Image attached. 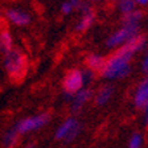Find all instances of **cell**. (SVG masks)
<instances>
[{"label": "cell", "mask_w": 148, "mask_h": 148, "mask_svg": "<svg viewBox=\"0 0 148 148\" xmlns=\"http://www.w3.org/2000/svg\"><path fill=\"white\" fill-rule=\"evenodd\" d=\"M92 91L89 89H82L71 98V112H78L87 102L92 98Z\"/></svg>", "instance_id": "obj_10"}, {"label": "cell", "mask_w": 148, "mask_h": 148, "mask_svg": "<svg viewBox=\"0 0 148 148\" xmlns=\"http://www.w3.org/2000/svg\"><path fill=\"white\" fill-rule=\"evenodd\" d=\"M143 18V12L142 11H134L132 13H130V15H126L123 16V25H132V27H139L140 21H142Z\"/></svg>", "instance_id": "obj_15"}, {"label": "cell", "mask_w": 148, "mask_h": 148, "mask_svg": "<svg viewBox=\"0 0 148 148\" xmlns=\"http://www.w3.org/2000/svg\"><path fill=\"white\" fill-rule=\"evenodd\" d=\"M144 44L145 37L140 33L134 38H131L128 42L120 46L114 54H111L106 60V65L101 75L106 79H122V78L127 77L131 70L130 61L132 58V56L144 46Z\"/></svg>", "instance_id": "obj_1"}, {"label": "cell", "mask_w": 148, "mask_h": 148, "mask_svg": "<svg viewBox=\"0 0 148 148\" xmlns=\"http://www.w3.org/2000/svg\"><path fill=\"white\" fill-rule=\"evenodd\" d=\"M25 148H34V144H33V143H31V144L25 145Z\"/></svg>", "instance_id": "obj_22"}, {"label": "cell", "mask_w": 148, "mask_h": 148, "mask_svg": "<svg viewBox=\"0 0 148 148\" xmlns=\"http://www.w3.org/2000/svg\"><path fill=\"white\" fill-rule=\"evenodd\" d=\"M4 69L11 81L18 82L25 77L28 69L27 57L18 49H12L4 54Z\"/></svg>", "instance_id": "obj_2"}, {"label": "cell", "mask_w": 148, "mask_h": 148, "mask_svg": "<svg viewBox=\"0 0 148 148\" xmlns=\"http://www.w3.org/2000/svg\"><path fill=\"white\" fill-rule=\"evenodd\" d=\"M135 3L138 4V5L145 7V5H148V0H135Z\"/></svg>", "instance_id": "obj_21"}, {"label": "cell", "mask_w": 148, "mask_h": 148, "mask_svg": "<svg viewBox=\"0 0 148 148\" xmlns=\"http://www.w3.org/2000/svg\"><path fill=\"white\" fill-rule=\"evenodd\" d=\"M112 94H114V87L111 86V85H105V86H102L101 89L95 92V95H94L95 105L97 106H105L111 99Z\"/></svg>", "instance_id": "obj_12"}, {"label": "cell", "mask_w": 148, "mask_h": 148, "mask_svg": "<svg viewBox=\"0 0 148 148\" xmlns=\"http://www.w3.org/2000/svg\"><path fill=\"white\" fill-rule=\"evenodd\" d=\"M134 105L139 110H144L148 105V77L144 78L142 82L138 85L134 95Z\"/></svg>", "instance_id": "obj_8"}, {"label": "cell", "mask_w": 148, "mask_h": 148, "mask_svg": "<svg viewBox=\"0 0 148 148\" xmlns=\"http://www.w3.org/2000/svg\"><path fill=\"white\" fill-rule=\"evenodd\" d=\"M106 60L107 58H105L101 54H90L86 58V66L89 70L101 74L106 65Z\"/></svg>", "instance_id": "obj_11"}, {"label": "cell", "mask_w": 148, "mask_h": 148, "mask_svg": "<svg viewBox=\"0 0 148 148\" xmlns=\"http://www.w3.org/2000/svg\"><path fill=\"white\" fill-rule=\"evenodd\" d=\"M5 17L9 23L17 25V27H25L31 23V16L23 9H15L9 8L5 11Z\"/></svg>", "instance_id": "obj_9"}, {"label": "cell", "mask_w": 148, "mask_h": 148, "mask_svg": "<svg viewBox=\"0 0 148 148\" xmlns=\"http://www.w3.org/2000/svg\"><path fill=\"white\" fill-rule=\"evenodd\" d=\"M87 1H89V3H90V4H91V3H98L99 0H87Z\"/></svg>", "instance_id": "obj_23"}, {"label": "cell", "mask_w": 148, "mask_h": 148, "mask_svg": "<svg viewBox=\"0 0 148 148\" xmlns=\"http://www.w3.org/2000/svg\"><path fill=\"white\" fill-rule=\"evenodd\" d=\"M0 46H1V52L5 54L9 50H12V37L9 34V32L7 29H3L0 33Z\"/></svg>", "instance_id": "obj_16"}, {"label": "cell", "mask_w": 148, "mask_h": 148, "mask_svg": "<svg viewBox=\"0 0 148 148\" xmlns=\"http://www.w3.org/2000/svg\"><path fill=\"white\" fill-rule=\"evenodd\" d=\"M86 83L85 77H83V71H79L77 69L69 70L62 81V86L66 94L75 95L78 91L83 89V85Z\"/></svg>", "instance_id": "obj_6"}, {"label": "cell", "mask_w": 148, "mask_h": 148, "mask_svg": "<svg viewBox=\"0 0 148 148\" xmlns=\"http://www.w3.org/2000/svg\"><path fill=\"white\" fill-rule=\"evenodd\" d=\"M142 70H143V73L148 75V53L144 56V58L142 61Z\"/></svg>", "instance_id": "obj_19"}, {"label": "cell", "mask_w": 148, "mask_h": 148, "mask_svg": "<svg viewBox=\"0 0 148 148\" xmlns=\"http://www.w3.org/2000/svg\"><path fill=\"white\" fill-rule=\"evenodd\" d=\"M69 3H71V5L74 7V8H78L79 9V7L82 5V3H83V0H68Z\"/></svg>", "instance_id": "obj_20"}, {"label": "cell", "mask_w": 148, "mask_h": 148, "mask_svg": "<svg viewBox=\"0 0 148 148\" xmlns=\"http://www.w3.org/2000/svg\"><path fill=\"white\" fill-rule=\"evenodd\" d=\"M49 119H50V115L48 112H41V114L21 119L20 122H17L15 124V128L18 132V135H24L27 132H32V131L40 130L41 127H44L49 122Z\"/></svg>", "instance_id": "obj_4"}, {"label": "cell", "mask_w": 148, "mask_h": 148, "mask_svg": "<svg viewBox=\"0 0 148 148\" xmlns=\"http://www.w3.org/2000/svg\"><path fill=\"white\" fill-rule=\"evenodd\" d=\"M139 34V27H132V25H122V28H119L118 31H115L107 38V48H118L123 46L124 44H127L131 38H134L135 36Z\"/></svg>", "instance_id": "obj_3"}, {"label": "cell", "mask_w": 148, "mask_h": 148, "mask_svg": "<svg viewBox=\"0 0 148 148\" xmlns=\"http://www.w3.org/2000/svg\"><path fill=\"white\" fill-rule=\"evenodd\" d=\"M3 143H4V147L5 148H13L17 145L18 143V132L16 131L15 127L7 131L4 134V138H3Z\"/></svg>", "instance_id": "obj_13"}, {"label": "cell", "mask_w": 148, "mask_h": 148, "mask_svg": "<svg viewBox=\"0 0 148 148\" xmlns=\"http://www.w3.org/2000/svg\"><path fill=\"white\" fill-rule=\"evenodd\" d=\"M82 16H81L79 21H78L77 27H75V31L77 32H86L92 24L95 21V12L94 9L91 8L89 1H83L82 5L79 7Z\"/></svg>", "instance_id": "obj_7"}, {"label": "cell", "mask_w": 148, "mask_h": 148, "mask_svg": "<svg viewBox=\"0 0 148 148\" xmlns=\"http://www.w3.org/2000/svg\"><path fill=\"white\" fill-rule=\"evenodd\" d=\"M74 7L71 5V3H69V1H65V3L61 4V12L64 13V15H69V13H71L74 11Z\"/></svg>", "instance_id": "obj_18"}, {"label": "cell", "mask_w": 148, "mask_h": 148, "mask_svg": "<svg viewBox=\"0 0 148 148\" xmlns=\"http://www.w3.org/2000/svg\"><path fill=\"white\" fill-rule=\"evenodd\" d=\"M143 145V138L139 132H135L131 135L128 142V148H142Z\"/></svg>", "instance_id": "obj_17"}, {"label": "cell", "mask_w": 148, "mask_h": 148, "mask_svg": "<svg viewBox=\"0 0 148 148\" xmlns=\"http://www.w3.org/2000/svg\"><path fill=\"white\" fill-rule=\"evenodd\" d=\"M81 132V124L75 118H69L57 128L54 134L56 140H62V142H71L78 136Z\"/></svg>", "instance_id": "obj_5"}, {"label": "cell", "mask_w": 148, "mask_h": 148, "mask_svg": "<svg viewBox=\"0 0 148 148\" xmlns=\"http://www.w3.org/2000/svg\"><path fill=\"white\" fill-rule=\"evenodd\" d=\"M136 5L138 4L135 3V0H118V3H116L118 11L123 16L130 15L134 11H136Z\"/></svg>", "instance_id": "obj_14"}]
</instances>
